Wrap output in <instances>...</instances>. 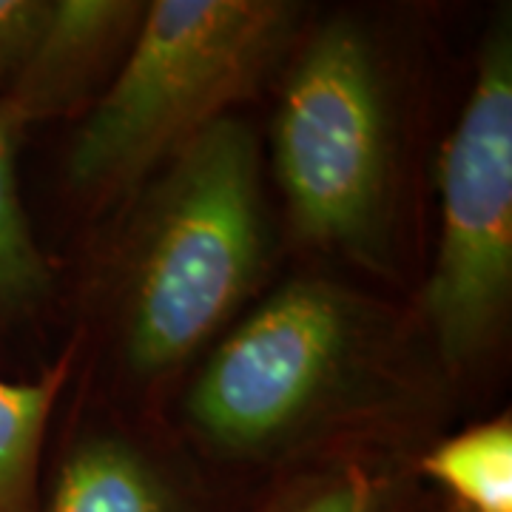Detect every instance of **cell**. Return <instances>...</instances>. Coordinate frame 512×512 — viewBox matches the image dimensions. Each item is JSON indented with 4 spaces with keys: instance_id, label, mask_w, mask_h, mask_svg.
<instances>
[{
    "instance_id": "6da1fadb",
    "label": "cell",
    "mask_w": 512,
    "mask_h": 512,
    "mask_svg": "<svg viewBox=\"0 0 512 512\" xmlns=\"http://www.w3.org/2000/svg\"><path fill=\"white\" fill-rule=\"evenodd\" d=\"M299 18L288 0L146 3L114 80L74 134V188L120 194L228 117L288 52Z\"/></svg>"
},
{
    "instance_id": "9c48e42d",
    "label": "cell",
    "mask_w": 512,
    "mask_h": 512,
    "mask_svg": "<svg viewBox=\"0 0 512 512\" xmlns=\"http://www.w3.org/2000/svg\"><path fill=\"white\" fill-rule=\"evenodd\" d=\"M421 470L467 512H512V424L493 419L441 441Z\"/></svg>"
},
{
    "instance_id": "30bf717a",
    "label": "cell",
    "mask_w": 512,
    "mask_h": 512,
    "mask_svg": "<svg viewBox=\"0 0 512 512\" xmlns=\"http://www.w3.org/2000/svg\"><path fill=\"white\" fill-rule=\"evenodd\" d=\"M18 137L0 106V319L32 311L52 291V271L20 200Z\"/></svg>"
},
{
    "instance_id": "ba28073f",
    "label": "cell",
    "mask_w": 512,
    "mask_h": 512,
    "mask_svg": "<svg viewBox=\"0 0 512 512\" xmlns=\"http://www.w3.org/2000/svg\"><path fill=\"white\" fill-rule=\"evenodd\" d=\"M69 373L63 356L35 382L0 379V512H35L40 447Z\"/></svg>"
},
{
    "instance_id": "7a4b0ae2",
    "label": "cell",
    "mask_w": 512,
    "mask_h": 512,
    "mask_svg": "<svg viewBox=\"0 0 512 512\" xmlns=\"http://www.w3.org/2000/svg\"><path fill=\"white\" fill-rule=\"evenodd\" d=\"M146 217L128 271L126 356L137 373L154 376L197 353L262 271L265 217L251 128L222 117L185 143Z\"/></svg>"
},
{
    "instance_id": "277c9868",
    "label": "cell",
    "mask_w": 512,
    "mask_h": 512,
    "mask_svg": "<svg viewBox=\"0 0 512 512\" xmlns=\"http://www.w3.org/2000/svg\"><path fill=\"white\" fill-rule=\"evenodd\" d=\"M362 353L359 299L325 279H293L222 339L185 413L222 456H274L342 396Z\"/></svg>"
},
{
    "instance_id": "5b68a950",
    "label": "cell",
    "mask_w": 512,
    "mask_h": 512,
    "mask_svg": "<svg viewBox=\"0 0 512 512\" xmlns=\"http://www.w3.org/2000/svg\"><path fill=\"white\" fill-rule=\"evenodd\" d=\"M441 234L424 316L444 362L461 367L493 345L512 293V32L484 37L473 89L439 157Z\"/></svg>"
},
{
    "instance_id": "3957f363",
    "label": "cell",
    "mask_w": 512,
    "mask_h": 512,
    "mask_svg": "<svg viewBox=\"0 0 512 512\" xmlns=\"http://www.w3.org/2000/svg\"><path fill=\"white\" fill-rule=\"evenodd\" d=\"M274 168L293 228L311 245L379 265L393 217V137L370 37L325 23L285 77Z\"/></svg>"
},
{
    "instance_id": "52a82bcc",
    "label": "cell",
    "mask_w": 512,
    "mask_h": 512,
    "mask_svg": "<svg viewBox=\"0 0 512 512\" xmlns=\"http://www.w3.org/2000/svg\"><path fill=\"white\" fill-rule=\"evenodd\" d=\"M49 512H183L151 458L117 436L80 441L60 464Z\"/></svg>"
},
{
    "instance_id": "8fae6325",
    "label": "cell",
    "mask_w": 512,
    "mask_h": 512,
    "mask_svg": "<svg viewBox=\"0 0 512 512\" xmlns=\"http://www.w3.org/2000/svg\"><path fill=\"white\" fill-rule=\"evenodd\" d=\"M271 512H396V484L362 461L336 464L299 481Z\"/></svg>"
},
{
    "instance_id": "7c38bea8",
    "label": "cell",
    "mask_w": 512,
    "mask_h": 512,
    "mask_svg": "<svg viewBox=\"0 0 512 512\" xmlns=\"http://www.w3.org/2000/svg\"><path fill=\"white\" fill-rule=\"evenodd\" d=\"M49 9L52 0H0V94L23 69Z\"/></svg>"
},
{
    "instance_id": "8992f818",
    "label": "cell",
    "mask_w": 512,
    "mask_h": 512,
    "mask_svg": "<svg viewBox=\"0 0 512 512\" xmlns=\"http://www.w3.org/2000/svg\"><path fill=\"white\" fill-rule=\"evenodd\" d=\"M146 3L52 0L49 18L0 106L18 128L77 109L128 52Z\"/></svg>"
}]
</instances>
